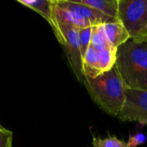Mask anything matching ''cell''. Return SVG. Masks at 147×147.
Here are the masks:
<instances>
[{
	"mask_svg": "<svg viewBox=\"0 0 147 147\" xmlns=\"http://www.w3.org/2000/svg\"><path fill=\"white\" fill-rule=\"evenodd\" d=\"M99 53V62L100 67L102 73L111 70L115 65L116 59V50L113 48H105L98 51Z\"/></svg>",
	"mask_w": 147,
	"mask_h": 147,
	"instance_id": "11",
	"label": "cell"
},
{
	"mask_svg": "<svg viewBox=\"0 0 147 147\" xmlns=\"http://www.w3.org/2000/svg\"><path fill=\"white\" fill-rule=\"evenodd\" d=\"M52 28L59 42L64 47L70 66L78 80L84 82L83 75V58L81 55L78 28L64 23L53 22Z\"/></svg>",
	"mask_w": 147,
	"mask_h": 147,
	"instance_id": "4",
	"label": "cell"
},
{
	"mask_svg": "<svg viewBox=\"0 0 147 147\" xmlns=\"http://www.w3.org/2000/svg\"><path fill=\"white\" fill-rule=\"evenodd\" d=\"M146 140L147 138L146 134H144L143 133H138L134 135H130L127 144L128 147H137L145 144Z\"/></svg>",
	"mask_w": 147,
	"mask_h": 147,
	"instance_id": "16",
	"label": "cell"
},
{
	"mask_svg": "<svg viewBox=\"0 0 147 147\" xmlns=\"http://www.w3.org/2000/svg\"><path fill=\"white\" fill-rule=\"evenodd\" d=\"M13 133L8 129H0V147H13Z\"/></svg>",
	"mask_w": 147,
	"mask_h": 147,
	"instance_id": "15",
	"label": "cell"
},
{
	"mask_svg": "<svg viewBox=\"0 0 147 147\" xmlns=\"http://www.w3.org/2000/svg\"><path fill=\"white\" fill-rule=\"evenodd\" d=\"M118 20L130 39L147 38V0H118Z\"/></svg>",
	"mask_w": 147,
	"mask_h": 147,
	"instance_id": "3",
	"label": "cell"
},
{
	"mask_svg": "<svg viewBox=\"0 0 147 147\" xmlns=\"http://www.w3.org/2000/svg\"><path fill=\"white\" fill-rule=\"evenodd\" d=\"M117 117L122 121L147 125V90L126 89L125 104Z\"/></svg>",
	"mask_w": 147,
	"mask_h": 147,
	"instance_id": "5",
	"label": "cell"
},
{
	"mask_svg": "<svg viewBox=\"0 0 147 147\" xmlns=\"http://www.w3.org/2000/svg\"><path fill=\"white\" fill-rule=\"evenodd\" d=\"M102 74L99 62V53L90 46L83 59V75L84 78H94Z\"/></svg>",
	"mask_w": 147,
	"mask_h": 147,
	"instance_id": "8",
	"label": "cell"
},
{
	"mask_svg": "<svg viewBox=\"0 0 147 147\" xmlns=\"http://www.w3.org/2000/svg\"><path fill=\"white\" fill-rule=\"evenodd\" d=\"M91 33H92V27H87L78 29V40H79V47H80V51L83 59L90 46Z\"/></svg>",
	"mask_w": 147,
	"mask_h": 147,
	"instance_id": "14",
	"label": "cell"
},
{
	"mask_svg": "<svg viewBox=\"0 0 147 147\" xmlns=\"http://www.w3.org/2000/svg\"><path fill=\"white\" fill-rule=\"evenodd\" d=\"M76 1L79 3L93 8L113 19L118 20V0H76Z\"/></svg>",
	"mask_w": 147,
	"mask_h": 147,
	"instance_id": "10",
	"label": "cell"
},
{
	"mask_svg": "<svg viewBox=\"0 0 147 147\" xmlns=\"http://www.w3.org/2000/svg\"><path fill=\"white\" fill-rule=\"evenodd\" d=\"M1 128H3V127H2V126L0 125V129H1Z\"/></svg>",
	"mask_w": 147,
	"mask_h": 147,
	"instance_id": "17",
	"label": "cell"
},
{
	"mask_svg": "<svg viewBox=\"0 0 147 147\" xmlns=\"http://www.w3.org/2000/svg\"><path fill=\"white\" fill-rule=\"evenodd\" d=\"M94 102L108 115L117 117L126 101V86L114 66L94 78L83 82Z\"/></svg>",
	"mask_w": 147,
	"mask_h": 147,
	"instance_id": "2",
	"label": "cell"
},
{
	"mask_svg": "<svg viewBox=\"0 0 147 147\" xmlns=\"http://www.w3.org/2000/svg\"><path fill=\"white\" fill-rule=\"evenodd\" d=\"M54 3L60 8L70 10L78 16L79 17L83 18L86 22H88L91 26L102 25L109 22H117L118 20L113 19L98 10L90 8L89 6L84 5L82 3H78L76 0H54Z\"/></svg>",
	"mask_w": 147,
	"mask_h": 147,
	"instance_id": "6",
	"label": "cell"
},
{
	"mask_svg": "<svg viewBox=\"0 0 147 147\" xmlns=\"http://www.w3.org/2000/svg\"><path fill=\"white\" fill-rule=\"evenodd\" d=\"M17 2L38 13L50 24L51 27L53 26V0H17Z\"/></svg>",
	"mask_w": 147,
	"mask_h": 147,
	"instance_id": "9",
	"label": "cell"
},
{
	"mask_svg": "<svg viewBox=\"0 0 147 147\" xmlns=\"http://www.w3.org/2000/svg\"><path fill=\"white\" fill-rule=\"evenodd\" d=\"M93 147H128L127 142L119 140L115 136H109L104 139L93 138Z\"/></svg>",
	"mask_w": 147,
	"mask_h": 147,
	"instance_id": "13",
	"label": "cell"
},
{
	"mask_svg": "<svg viewBox=\"0 0 147 147\" xmlns=\"http://www.w3.org/2000/svg\"><path fill=\"white\" fill-rule=\"evenodd\" d=\"M115 66L127 89L147 90V38L129 39L120 46Z\"/></svg>",
	"mask_w": 147,
	"mask_h": 147,
	"instance_id": "1",
	"label": "cell"
},
{
	"mask_svg": "<svg viewBox=\"0 0 147 147\" xmlns=\"http://www.w3.org/2000/svg\"><path fill=\"white\" fill-rule=\"evenodd\" d=\"M90 46L97 51H101V50H103L105 48L110 47L108 41H107V39L105 37L102 24L92 27Z\"/></svg>",
	"mask_w": 147,
	"mask_h": 147,
	"instance_id": "12",
	"label": "cell"
},
{
	"mask_svg": "<svg viewBox=\"0 0 147 147\" xmlns=\"http://www.w3.org/2000/svg\"><path fill=\"white\" fill-rule=\"evenodd\" d=\"M103 32L109 47L115 50L130 39V36L120 21L102 24Z\"/></svg>",
	"mask_w": 147,
	"mask_h": 147,
	"instance_id": "7",
	"label": "cell"
}]
</instances>
